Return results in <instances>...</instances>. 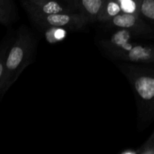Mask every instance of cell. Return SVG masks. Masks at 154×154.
<instances>
[{"label": "cell", "mask_w": 154, "mask_h": 154, "mask_svg": "<svg viewBox=\"0 0 154 154\" xmlns=\"http://www.w3.org/2000/svg\"><path fill=\"white\" fill-rule=\"evenodd\" d=\"M135 88L141 98L150 100L154 96V79L149 77H141L135 82Z\"/></svg>", "instance_id": "cell-1"}, {"label": "cell", "mask_w": 154, "mask_h": 154, "mask_svg": "<svg viewBox=\"0 0 154 154\" xmlns=\"http://www.w3.org/2000/svg\"><path fill=\"white\" fill-rule=\"evenodd\" d=\"M129 38H130V34L129 32L126 30H121L117 32L112 36L111 42L114 45L121 47L123 49L130 51L132 48V45L129 44Z\"/></svg>", "instance_id": "cell-2"}, {"label": "cell", "mask_w": 154, "mask_h": 154, "mask_svg": "<svg viewBox=\"0 0 154 154\" xmlns=\"http://www.w3.org/2000/svg\"><path fill=\"white\" fill-rule=\"evenodd\" d=\"M23 51L21 48L15 47L11 51L6 61V66L8 69L14 70L20 63L23 59Z\"/></svg>", "instance_id": "cell-3"}, {"label": "cell", "mask_w": 154, "mask_h": 154, "mask_svg": "<svg viewBox=\"0 0 154 154\" xmlns=\"http://www.w3.org/2000/svg\"><path fill=\"white\" fill-rule=\"evenodd\" d=\"M113 22L117 26L129 28L135 24V17L131 14H124L116 16L113 20Z\"/></svg>", "instance_id": "cell-4"}, {"label": "cell", "mask_w": 154, "mask_h": 154, "mask_svg": "<svg viewBox=\"0 0 154 154\" xmlns=\"http://www.w3.org/2000/svg\"><path fill=\"white\" fill-rule=\"evenodd\" d=\"M149 56V51L141 46L132 48L129 51V59L132 61H138L140 60H144Z\"/></svg>", "instance_id": "cell-5"}, {"label": "cell", "mask_w": 154, "mask_h": 154, "mask_svg": "<svg viewBox=\"0 0 154 154\" xmlns=\"http://www.w3.org/2000/svg\"><path fill=\"white\" fill-rule=\"evenodd\" d=\"M69 17L68 15L66 14H52L49 15L47 17V20L51 25L56 26H64L69 22Z\"/></svg>", "instance_id": "cell-6"}, {"label": "cell", "mask_w": 154, "mask_h": 154, "mask_svg": "<svg viewBox=\"0 0 154 154\" xmlns=\"http://www.w3.org/2000/svg\"><path fill=\"white\" fill-rule=\"evenodd\" d=\"M102 2L101 0H83L82 4L84 8L92 14H95L99 12L102 5Z\"/></svg>", "instance_id": "cell-7"}, {"label": "cell", "mask_w": 154, "mask_h": 154, "mask_svg": "<svg viewBox=\"0 0 154 154\" xmlns=\"http://www.w3.org/2000/svg\"><path fill=\"white\" fill-rule=\"evenodd\" d=\"M141 11L143 14L150 19H154V1L144 0L141 5Z\"/></svg>", "instance_id": "cell-8"}, {"label": "cell", "mask_w": 154, "mask_h": 154, "mask_svg": "<svg viewBox=\"0 0 154 154\" xmlns=\"http://www.w3.org/2000/svg\"><path fill=\"white\" fill-rule=\"evenodd\" d=\"M43 11L45 13L48 14L49 15L57 14L59 12L61 11L62 8L56 2H49L46 5H45L43 7Z\"/></svg>", "instance_id": "cell-9"}, {"label": "cell", "mask_w": 154, "mask_h": 154, "mask_svg": "<svg viewBox=\"0 0 154 154\" xmlns=\"http://www.w3.org/2000/svg\"><path fill=\"white\" fill-rule=\"evenodd\" d=\"M121 8L126 14H130L135 10V3L131 0H125L121 2Z\"/></svg>", "instance_id": "cell-10"}, {"label": "cell", "mask_w": 154, "mask_h": 154, "mask_svg": "<svg viewBox=\"0 0 154 154\" xmlns=\"http://www.w3.org/2000/svg\"><path fill=\"white\" fill-rule=\"evenodd\" d=\"M107 10H108V13L111 16H115V15L118 14V13L120 11V6L117 4H116L115 2H110L108 4Z\"/></svg>", "instance_id": "cell-11"}, {"label": "cell", "mask_w": 154, "mask_h": 154, "mask_svg": "<svg viewBox=\"0 0 154 154\" xmlns=\"http://www.w3.org/2000/svg\"><path fill=\"white\" fill-rule=\"evenodd\" d=\"M126 154H132V153H126Z\"/></svg>", "instance_id": "cell-12"}]
</instances>
